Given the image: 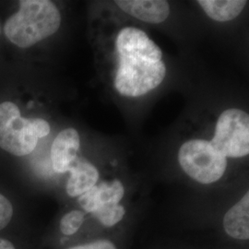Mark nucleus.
I'll return each instance as SVG.
<instances>
[{
  "instance_id": "nucleus-1",
  "label": "nucleus",
  "mask_w": 249,
  "mask_h": 249,
  "mask_svg": "<svg viewBox=\"0 0 249 249\" xmlns=\"http://www.w3.org/2000/svg\"><path fill=\"white\" fill-rule=\"evenodd\" d=\"M19 9L5 22L4 34L20 48H28L53 36L61 24L57 7L49 0H21Z\"/></svg>"
},
{
  "instance_id": "nucleus-2",
  "label": "nucleus",
  "mask_w": 249,
  "mask_h": 249,
  "mask_svg": "<svg viewBox=\"0 0 249 249\" xmlns=\"http://www.w3.org/2000/svg\"><path fill=\"white\" fill-rule=\"evenodd\" d=\"M50 133V124L42 118H25L17 105L6 101L0 104V148L22 157L32 153L38 140Z\"/></svg>"
},
{
  "instance_id": "nucleus-3",
  "label": "nucleus",
  "mask_w": 249,
  "mask_h": 249,
  "mask_svg": "<svg viewBox=\"0 0 249 249\" xmlns=\"http://www.w3.org/2000/svg\"><path fill=\"white\" fill-rule=\"evenodd\" d=\"M179 163L188 177L200 184H213L223 178L227 159L204 140H191L178 151Z\"/></svg>"
},
{
  "instance_id": "nucleus-4",
  "label": "nucleus",
  "mask_w": 249,
  "mask_h": 249,
  "mask_svg": "<svg viewBox=\"0 0 249 249\" xmlns=\"http://www.w3.org/2000/svg\"><path fill=\"white\" fill-rule=\"evenodd\" d=\"M166 75L165 64L119 58L115 87L125 97H139L157 88Z\"/></svg>"
},
{
  "instance_id": "nucleus-5",
  "label": "nucleus",
  "mask_w": 249,
  "mask_h": 249,
  "mask_svg": "<svg viewBox=\"0 0 249 249\" xmlns=\"http://www.w3.org/2000/svg\"><path fill=\"white\" fill-rule=\"evenodd\" d=\"M211 144L225 158L249 155V114L237 108L225 110L218 119Z\"/></svg>"
},
{
  "instance_id": "nucleus-6",
  "label": "nucleus",
  "mask_w": 249,
  "mask_h": 249,
  "mask_svg": "<svg viewBox=\"0 0 249 249\" xmlns=\"http://www.w3.org/2000/svg\"><path fill=\"white\" fill-rule=\"evenodd\" d=\"M116 45L119 58L161 61L162 52L160 47L140 29L133 27L122 29L116 38Z\"/></svg>"
},
{
  "instance_id": "nucleus-7",
  "label": "nucleus",
  "mask_w": 249,
  "mask_h": 249,
  "mask_svg": "<svg viewBox=\"0 0 249 249\" xmlns=\"http://www.w3.org/2000/svg\"><path fill=\"white\" fill-rule=\"evenodd\" d=\"M80 146V135L74 128H66L55 137L51 147V160L56 173L70 172L78 159Z\"/></svg>"
},
{
  "instance_id": "nucleus-8",
  "label": "nucleus",
  "mask_w": 249,
  "mask_h": 249,
  "mask_svg": "<svg viewBox=\"0 0 249 249\" xmlns=\"http://www.w3.org/2000/svg\"><path fill=\"white\" fill-rule=\"evenodd\" d=\"M116 4L125 13L147 23H161L170 14L169 3L164 0H117Z\"/></svg>"
},
{
  "instance_id": "nucleus-9",
  "label": "nucleus",
  "mask_w": 249,
  "mask_h": 249,
  "mask_svg": "<svg viewBox=\"0 0 249 249\" xmlns=\"http://www.w3.org/2000/svg\"><path fill=\"white\" fill-rule=\"evenodd\" d=\"M223 228L232 238L237 240L249 239V193L241 198L225 213Z\"/></svg>"
},
{
  "instance_id": "nucleus-10",
  "label": "nucleus",
  "mask_w": 249,
  "mask_h": 249,
  "mask_svg": "<svg viewBox=\"0 0 249 249\" xmlns=\"http://www.w3.org/2000/svg\"><path fill=\"white\" fill-rule=\"evenodd\" d=\"M70 172L71 177L68 180L66 190L68 195L72 197L81 196L96 186L98 182V170L86 160L77 159Z\"/></svg>"
},
{
  "instance_id": "nucleus-11",
  "label": "nucleus",
  "mask_w": 249,
  "mask_h": 249,
  "mask_svg": "<svg viewBox=\"0 0 249 249\" xmlns=\"http://www.w3.org/2000/svg\"><path fill=\"white\" fill-rule=\"evenodd\" d=\"M197 3L210 18L224 22L237 18L249 2L246 0H199Z\"/></svg>"
},
{
  "instance_id": "nucleus-12",
  "label": "nucleus",
  "mask_w": 249,
  "mask_h": 249,
  "mask_svg": "<svg viewBox=\"0 0 249 249\" xmlns=\"http://www.w3.org/2000/svg\"><path fill=\"white\" fill-rule=\"evenodd\" d=\"M97 190L99 208L104 204H119L124 194V186L119 180H115L112 185L100 183Z\"/></svg>"
},
{
  "instance_id": "nucleus-13",
  "label": "nucleus",
  "mask_w": 249,
  "mask_h": 249,
  "mask_svg": "<svg viewBox=\"0 0 249 249\" xmlns=\"http://www.w3.org/2000/svg\"><path fill=\"white\" fill-rule=\"evenodd\" d=\"M125 213L124 207L119 204L102 205L94 213L95 217L105 226H114L119 223Z\"/></svg>"
},
{
  "instance_id": "nucleus-14",
  "label": "nucleus",
  "mask_w": 249,
  "mask_h": 249,
  "mask_svg": "<svg viewBox=\"0 0 249 249\" xmlns=\"http://www.w3.org/2000/svg\"><path fill=\"white\" fill-rule=\"evenodd\" d=\"M84 223V214L80 211H71L65 214L60 221V231L64 235H73Z\"/></svg>"
},
{
  "instance_id": "nucleus-15",
  "label": "nucleus",
  "mask_w": 249,
  "mask_h": 249,
  "mask_svg": "<svg viewBox=\"0 0 249 249\" xmlns=\"http://www.w3.org/2000/svg\"><path fill=\"white\" fill-rule=\"evenodd\" d=\"M14 215V208L9 198L0 193V231L9 225Z\"/></svg>"
},
{
  "instance_id": "nucleus-16",
  "label": "nucleus",
  "mask_w": 249,
  "mask_h": 249,
  "mask_svg": "<svg viewBox=\"0 0 249 249\" xmlns=\"http://www.w3.org/2000/svg\"><path fill=\"white\" fill-rule=\"evenodd\" d=\"M68 249H116V246L108 240H99Z\"/></svg>"
},
{
  "instance_id": "nucleus-17",
  "label": "nucleus",
  "mask_w": 249,
  "mask_h": 249,
  "mask_svg": "<svg viewBox=\"0 0 249 249\" xmlns=\"http://www.w3.org/2000/svg\"><path fill=\"white\" fill-rule=\"evenodd\" d=\"M0 32H1V27H0Z\"/></svg>"
}]
</instances>
